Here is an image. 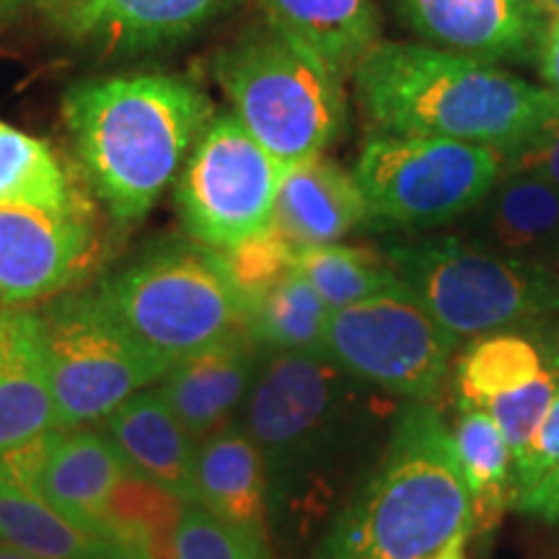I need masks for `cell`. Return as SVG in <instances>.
Instances as JSON below:
<instances>
[{"instance_id": "e0dca14e", "label": "cell", "mask_w": 559, "mask_h": 559, "mask_svg": "<svg viewBox=\"0 0 559 559\" xmlns=\"http://www.w3.org/2000/svg\"><path fill=\"white\" fill-rule=\"evenodd\" d=\"M58 428L37 309L0 306V456Z\"/></svg>"}, {"instance_id": "f1b7e54d", "label": "cell", "mask_w": 559, "mask_h": 559, "mask_svg": "<svg viewBox=\"0 0 559 559\" xmlns=\"http://www.w3.org/2000/svg\"><path fill=\"white\" fill-rule=\"evenodd\" d=\"M75 200L81 194L50 145L0 117V202L66 207Z\"/></svg>"}, {"instance_id": "8d00e7d4", "label": "cell", "mask_w": 559, "mask_h": 559, "mask_svg": "<svg viewBox=\"0 0 559 559\" xmlns=\"http://www.w3.org/2000/svg\"><path fill=\"white\" fill-rule=\"evenodd\" d=\"M70 0H0V19L16 16V13H29V11H41V13H55L66 9Z\"/></svg>"}, {"instance_id": "4fadbf2b", "label": "cell", "mask_w": 559, "mask_h": 559, "mask_svg": "<svg viewBox=\"0 0 559 559\" xmlns=\"http://www.w3.org/2000/svg\"><path fill=\"white\" fill-rule=\"evenodd\" d=\"M3 461L62 519L104 542V513L128 464L107 432L58 428L3 453Z\"/></svg>"}, {"instance_id": "d590c367", "label": "cell", "mask_w": 559, "mask_h": 559, "mask_svg": "<svg viewBox=\"0 0 559 559\" xmlns=\"http://www.w3.org/2000/svg\"><path fill=\"white\" fill-rule=\"evenodd\" d=\"M536 66H539L544 88H549L559 99V19H551L544 26L539 50H536Z\"/></svg>"}, {"instance_id": "d4e9b609", "label": "cell", "mask_w": 559, "mask_h": 559, "mask_svg": "<svg viewBox=\"0 0 559 559\" xmlns=\"http://www.w3.org/2000/svg\"><path fill=\"white\" fill-rule=\"evenodd\" d=\"M549 353L519 330L472 340L456 362L459 409H485L489 402L526 389L544 373Z\"/></svg>"}, {"instance_id": "83f0119b", "label": "cell", "mask_w": 559, "mask_h": 559, "mask_svg": "<svg viewBox=\"0 0 559 559\" xmlns=\"http://www.w3.org/2000/svg\"><path fill=\"white\" fill-rule=\"evenodd\" d=\"M296 270L309 280L330 311L404 288L383 251L345 247V243L300 249L296 254Z\"/></svg>"}, {"instance_id": "8fae6325", "label": "cell", "mask_w": 559, "mask_h": 559, "mask_svg": "<svg viewBox=\"0 0 559 559\" xmlns=\"http://www.w3.org/2000/svg\"><path fill=\"white\" fill-rule=\"evenodd\" d=\"M451 337L407 288L332 311L324 355L353 379L402 402L440 394L456 355Z\"/></svg>"}, {"instance_id": "603a6c76", "label": "cell", "mask_w": 559, "mask_h": 559, "mask_svg": "<svg viewBox=\"0 0 559 559\" xmlns=\"http://www.w3.org/2000/svg\"><path fill=\"white\" fill-rule=\"evenodd\" d=\"M190 502L128 472L104 513V542L122 559H179V528Z\"/></svg>"}, {"instance_id": "f546056e", "label": "cell", "mask_w": 559, "mask_h": 559, "mask_svg": "<svg viewBox=\"0 0 559 559\" xmlns=\"http://www.w3.org/2000/svg\"><path fill=\"white\" fill-rule=\"evenodd\" d=\"M559 389V349H551L549 362L544 373L536 381H531L526 389L513 391V394L500 396L489 402L485 412L500 425L502 436L510 445V456L519 459L526 445L534 440L539 430L544 415H547L551 400Z\"/></svg>"}, {"instance_id": "44dd1931", "label": "cell", "mask_w": 559, "mask_h": 559, "mask_svg": "<svg viewBox=\"0 0 559 559\" xmlns=\"http://www.w3.org/2000/svg\"><path fill=\"white\" fill-rule=\"evenodd\" d=\"M107 436L132 474L194 502V443L160 391L143 389L107 417Z\"/></svg>"}, {"instance_id": "cb8c5ba5", "label": "cell", "mask_w": 559, "mask_h": 559, "mask_svg": "<svg viewBox=\"0 0 559 559\" xmlns=\"http://www.w3.org/2000/svg\"><path fill=\"white\" fill-rule=\"evenodd\" d=\"M0 542L39 559H88L115 551L47 506L0 456Z\"/></svg>"}, {"instance_id": "52a82bcc", "label": "cell", "mask_w": 559, "mask_h": 559, "mask_svg": "<svg viewBox=\"0 0 559 559\" xmlns=\"http://www.w3.org/2000/svg\"><path fill=\"white\" fill-rule=\"evenodd\" d=\"M383 254L451 337L479 340L559 317V272L479 247L461 234L400 236Z\"/></svg>"}, {"instance_id": "74e56055", "label": "cell", "mask_w": 559, "mask_h": 559, "mask_svg": "<svg viewBox=\"0 0 559 559\" xmlns=\"http://www.w3.org/2000/svg\"><path fill=\"white\" fill-rule=\"evenodd\" d=\"M466 542L469 539H456L453 544H449L440 555L430 557V559H466Z\"/></svg>"}, {"instance_id": "3957f363", "label": "cell", "mask_w": 559, "mask_h": 559, "mask_svg": "<svg viewBox=\"0 0 559 559\" xmlns=\"http://www.w3.org/2000/svg\"><path fill=\"white\" fill-rule=\"evenodd\" d=\"M474 528L451 428L428 402H404L381 456L311 559H430Z\"/></svg>"}, {"instance_id": "f35d334b", "label": "cell", "mask_w": 559, "mask_h": 559, "mask_svg": "<svg viewBox=\"0 0 559 559\" xmlns=\"http://www.w3.org/2000/svg\"><path fill=\"white\" fill-rule=\"evenodd\" d=\"M0 559H39V557L26 555V551H21L16 547H11V544L0 542Z\"/></svg>"}, {"instance_id": "1f68e13d", "label": "cell", "mask_w": 559, "mask_h": 559, "mask_svg": "<svg viewBox=\"0 0 559 559\" xmlns=\"http://www.w3.org/2000/svg\"><path fill=\"white\" fill-rule=\"evenodd\" d=\"M230 277L236 280L239 290L251 306L262 293H267L280 277H285L296 267L298 249L275 228L264 230L262 236L239 243V247L221 251Z\"/></svg>"}, {"instance_id": "7a4b0ae2", "label": "cell", "mask_w": 559, "mask_h": 559, "mask_svg": "<svg viewBox=\"0 0 559 559\" xmlns=\"http://www.w3.org/2000/svg\"><path fill=\"white\" fill-rule=\"evenodd\" d=\"M349 79L370 128L396 135L449 138L508 153L559 117L549 88L425 41L381 39Z\"/></svg>"}, {"instance_id": "ba28073f", "label": "cell", "mask_w": 559, "mask_h": 559, "mask_svg": "<svg viewBox=\"0 0 559 559\" xmlns=\"http://www.w3.org/2000/svg\"><path fill=\"white\" fill-rule=\"evenodd\" d=\"M355 179L368 223L404 234H430L469 218L502 177V153L449 138L370 130Z\"/></svg>"}, {"instance_id": "9c48e42d", "label": "cell", "mask_w": 559, "mask_h": 559, "mask_svg": "<svg viewBox=\"0 0 559 559\" xmlns=\"http://www.w3.org/2000/svg\"><path fill=\"white\" fill-rule=\"evenodd\" d=\"M37 317L62 428L107 419L169 373L171 362L140 345L94 290L45 300Z\"/></svg>"}, {"instance_id": "7c38bea8", "label": "cell", "mask_w": 559, "mask_h": 559, "mask_svg": "<svg viewBox=\"0 0 559 559\" xmlns=\"http://www.w3.org/2000/svg\"><path fill=\"white\" fill-rule=\"evenodd\" d=\"M96 226L83 200L66 207L0 202V306L62 296L94 264Z\"/></svg>"}, {"instance_id": "ac0fdd59", "label": "cell", "mask_w": 559, "mask_h": 559, "mask_svg": "<svg viewBox=\"0 0 559 559\" xmlns=\"http://www.w3.org/2000/svg\"><path fill=\"white\" fill-rule=\"evenodd\" d=\"M466 221V239L479 247L559 272V187L508 174Z\"/></svg>"}, {"instance_id": "e575fe53", "label": "cell", "mask_w": 559, "mask_h": 559, "mask_svg": "<svg viewBox=\"0 0 559 559\" xmlns=\"http://www.w3.org/2000/svg\"><path fill=\"white\" fill-rule=\"evenodd\" d=\"M510 508L519 510L523 515H531V519L551 523V526H559V466L555 472H549L547 477L523 489L510 502Z\"/></svg>"}, {"instance_id": "277c9868", "label": "cell", "mask_w": 559, "mask_h": 559, "mask_svg": "<svg viewBox=\"0 0 559 559\" xmlns=\"http://www.w3.org/2000/svg\"><path fill=\"white\" fill-rule=\"evenodd\" d=\"M368 389L324 353L262 349L241 423L260 449L270 515L311 513L313 495H332L330 479L376 425Z\"/></svg>"}, {"instance_id": "ab89813d", "label": "cell", "mask_w": 559, "mask_h": 559, "mask_svg": "<svg viewBox=\"0 0 559 559\" xmlns=\"http://www.w3.org/2000/svg\"><path fill=\"white\" fill-rule=\"evenodd\" d=\"M536 3H539L544 19H559V0H536Z\"/></svg>"}, {"instance_id": "5bb4252c", "label": "cell", "mask_w": 559, "mask_h": 559, "mask_svg": "<svg viewBox=\"0 0 559 559\" xmlns=\"http://www.w3.org/2000/svg\"><path fill=\"white\" fill-rule=\"evenodd\" d=\"M419 41L481 62H526L547 19L536 0H391Z\"/></svg>"}, {"instance_id": "8992f818", "label": "cell", "mask_w": 559, "mask_h": 559, "mask_svg": "<svg viewBox=\"0 0 559 559\" xmlns=\"http://www.w3.org/2000/svg\"><path fill=\"white\" fill-rule=\"evenodd\" d=\"M111 317L171 366L243 330L249 304L221 251L192 239H160L94 288Z\"/></svg>"}, {"instance_id": "836d02e7", "label": "cell", "mask_w": 559, "mask_h": 559, "mask_svg": "<svg viewBox=\"0 0 559 559\" xmlns=\"http://www.w3.org/2000/svg\"><path fill=\"white\" fill-rule=\"evenodd\" d=\"M526 174L559 187V117L549 120L534 135L502 153V177Z\"/></svg>"}, {"instance_id": "d6986e66", "label": "cell", "mask_w": 559, "mask_h": 559, "mask_svg": "<svg viewBox=\"0 0 559 559\" xmlns=\"http://www.w3.org/2000/svg\"><path fill=\"white\" fill-rule=\"evenodd\" d=\"M362 223H368L366 198L355 174L337 160L321 153L285 174L272 228L298 251L340 243Z\"/></svg>"}, {"instance_id": "60d3db41", "label": "cell", "mask_w": 559, "mask_h": 559, "mask_svg": "<svg viewBox=\"0 0 559 559\" xmlns=\"http://www.w3.org/2000/svg\"><path fill=\"white\" fill-rule=\"evenodd\" d=\"M88 559H122V557L115 555V551H104V555H96V557H88Z\"/></svg>"}, {"instance_id": "30bf717a", "label": "cell", "mask_w": 559, "mask_h": 559, "mask_svg": "<svg viewBox=\"0 0 559 559\" xmlns=\"http://www.w3.org/2000/svg\"><path fill=\"white\" fill-rule=\"evenodd\" d=\"M285 174L230 111H215L171 187L181 228L215 251L262 236Z\"/></svg>"}, {"instance_id": "484cf974", "label": "cell", "mask_w": 559, "mask_h": 559, "mask_svg": "<svg viewBox=\"0 0 559 559\" xmlns=\"http://www.w3.org/2000/svg\"><path fill=\"white\" fill-rule=\"evenodd\" d=\"M451 436L472 495V534H485L513 502L510 445L500 425L485 409H461Z\"/></svg>"}, {"instance_id": "d6a6232c", "label": "cell", "mask_w": 559, "mask_h": 559, "mask_svg": "<svg viewBox=\"0 0 559 559\" xmlns=\"http://www.w3.org/2000/svg\"><path fill=\"white\" fill-rule=\"evenodd\" d=\"M559 466V389L526 451L513 459V498Z\"/></svg>"}, {"instance_id": "ffe728a7", "label": "cell", "mask_w": 559, "mask_h": 559, "mask_svg": "<svg viewBox=\"0 0 559 559\" xmlns=\"http://www.w3.org/2000/svg\"><path fill=\"white\" fill-rule=\"evenodd\" d=\"M194 502L228 526L267 539V474L241 419H230L198 443Z\"/></svg>"}, {"instance_id": "6da1fadb", "label": "cell", "mask_w": 559, "mask_h": 559, "mask_svg": "<svg viewBox=\"0 0 559 559\" xmlns=\"http://www.w3.org/2000/svg\"><path fill=\"white\" fill-rule=\"evenodd\" d=\"M213 115L205 91L177 73L104 75L62 96L83 177L117 223H135L156 207Z\"/></svg>"}, {"instance_id": "2e32d148", "label": "cell", "mask_w": 559, "mask_h": 559, "mask_svg": "<svg viewBox=\"0 0 559 559\" xmlns=\"http://www.w3.org/2000/svg\"><path fill=\"white\" fill-rule=\"evenodd\" d=\"M260 358L262 347L243 326L200 353L177 360L160 379V396L194 443H202L230 423V415L247 402Z\"/></svg>"}, {"instance_id": "4dcf8cb0", "label": "cell", "mask_w": 559, "mask_h": 559, "mask_svg": "<svg viewBox=\"0 0 559 559\" xmlns=\"http://www.w3.org/2000/svg\"><path fill=\"white\" fill-rule=\"evenodd\" d=\"M179 559H270V549L264 536L228 526L190 502L179 528Z\"/></svg>"}, {"instance_id": "5b68a950", "label": "cell", "mask_w": 559, "mask_h": 559, "mask_svg": "<svg viewBox=\"0 0 559 559\" xmlns=\"http://www.w3.org/2000/svg\"><path fill=\"white\" fill-rule=\"evenodd\" d=\"M210 73L230 115L288 169L321 156L345 128V81L267 21L221 47Z\"/></svg>"}, {"instance_id": "7402d4cb", "label": "cell", "mask_w": 559, "mask_h": 559, "mask_svg": "<svg viewBox=\"0 0 559 559\" xmlns=\"http://www.w3.org/2000/svg\"><path fill=\"white\" fill-rule=\"evenodd\" d=\"M267 24L317 55L342 81L381 41L376 0H254Z\"/></svg>"}, {"instance_id": "4316f807", "label": "cell", "mask_w": 559, "mask_h": 559, "mask_svg": "<svg viewBox=\"0 0 559 559\" xmlns=\"http://www.w3.org/2000/svg\"><path fill=\"white\" fill-rule=\"evenodd\" d=\"M326 309L311 283L293 267L249 306L247 330L262 349L275 353H324Z\"/></svg>"}, {"instance_id": "9a60e30c", "label": "cell", "mask_w": 559, "mask_h": 559, "mask_svg": "<svg viewBox=\"0 0 559 559\" xmlns=\"http://www.w3.org/2000/svg\"><path fill=\"white\" fill-rule=\"evenodd\" d=\"M236 0H70L55 24L99 55H143L177 47L213 24Z\"/></svg>"}]
</instances>
